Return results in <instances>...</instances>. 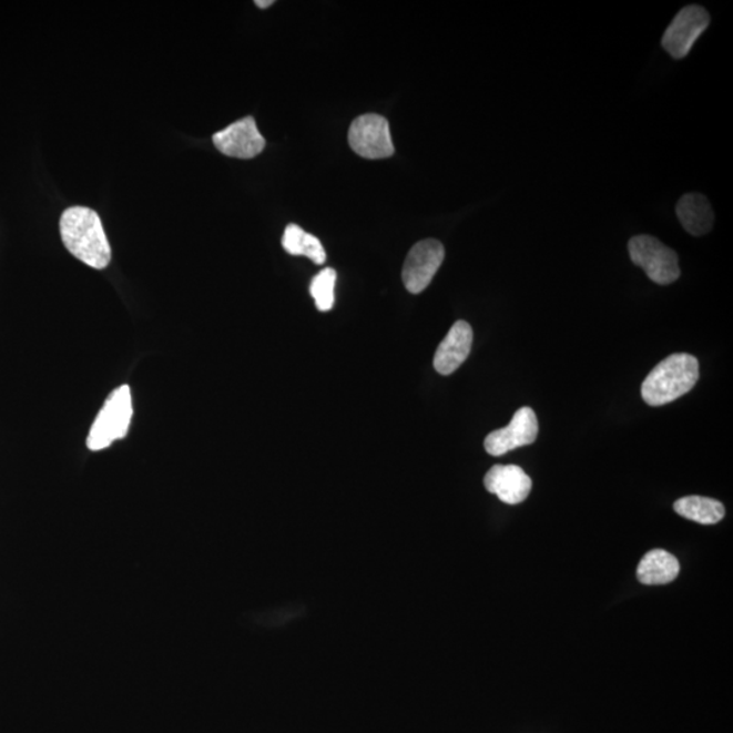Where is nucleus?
<instances>
[{
  "label": "nucleus",
  "mask_w": 733,
  "mask_h": 733,
  "mask_svg": "<svg viewBox=\"0 0 733 733\" xmlns=\"http://www.w3.org/2000/svg\"><path fill=\"white\" fill-rule=\"evenodd\" d=\"M282 242L284 251L291 256H305L317 265L326 263V252L317 236L306 233L294 223L288 224Z\"/></svg>",
  "instance_id": "nucleus-15"
},
{
  "label": "nucleus",
  "mask_w": 733,
  "mask_h": 733,
  "mask_svg": "<svg viewBox=\"0 0 733 733\" xmlns=\"http://www.w3.org/2000/svg\"><path fill=\"white\" fill-rule=\"evenodd\" d=\"M699 378L696 357L689 354L670 355L642 381V399L650 406L668 405L692 390Z\"/></svg>",
  "instance_id": "nucleus-2"
},
{
  "label": "nucleus",
  "mask_w": 733,
  "mask_h": 733,
  "mask_svg": "<svg viewBox=\"0 0 733 733\" xmlns=\"http://www.w3.org/2000/svg\"><path fill=\"white\" fill-rule=\"evenodd\" d=\"M336 271L325 268L313 277L310 294L319 312H329L335 306Z\"/></svg>",
  "instance_id": "nucleus-16"
},
{
  "label": "nucleus",
  "mask_w": 733,
  "mask_h": 733,
  "mask_svg": "<svg viewBox=\"0 0 733 733\" xmlns=\"http://www.w3.org/2000/svg\"><path fill=\"white\" fill-rule=\"evenodd\" d=\"M680 561L675 556L662 549L648 551L639 563L638 579L645 586H664L680 574Z\"/></svg>",
  "instance_id": "nucleus-13"
},
{
  "label": "nucleus",
  "mask_w": 733,
  "mask_h": 733,
  "mask_svg": "<svg viewBox=\"0 0 733 733\" xmlns=\"http://www.w3.org/2000/svg\"><path fill=\"white\" fill-rule=\"evenodd\" d=\"M350 149L366 160H384L394 154L390 125L379 114H363L353 121L348 132Z\"/></svg>",
  "instance_id": "nucleus-5"
},
{
  "label": "nucleus",
  "mask_w": 733,
  "mask_h": 733,
  "mask_svg": "<svg viewBox=\"0 0 733 733\" xmlns=\"http://www.w3.org/2000/svg\"><path fill=\"white\" fill-rule=\"evenodd\" d=\"M445 262V246L436 240H424L411 247L405 259L403 281L410 294H420L431 284Z\"/></svg>",
  "instance_id": "nucleus-6"
},
{
  "label": "nucleus",
  "mask_w": 733,
  "mask_h": 733,
  "mask_svg": "<svg viewBox=\"0 0 733 733\" xmlns=\"http://www.w3.org/2000/svg\"><path fill=\"white\" fill-rule=\"evenodd\" d=\"M676 215L684 230L694 236L711 232L714 214L707 198L701 193H688L676 205Z\"/></svg>",
  "instance_id": "nucleus-12"
},
{
  "label": "nucleus",
  "mask_w": 733,
  "mask_h": 733,
  "mask_svg": "<svg viewBox=\"0 0 733 733\" xmlns=\"http://www.w3.org/2000/svg\"><path fill=\"white\" fill-rule=\"evenodd\" d=\"M472 345V329L465 320H458L439 348L436 349L434 367L440 375H451L468 359Z\"/></svg>",
  "instance_id": "nucleus-11"
},
{
  "label": "nucleus",
  "mask_w": 733,
  "mask_h": 733,
  "mask_svg": "<svg viewBox=\"0 0 733 733\" xmlns=\"http://www.w3.org/2000/svg\"><path fill=\"white\" fill-rule=\"evenodd\" d=\"M632 262L644 269L648 277L660 286H669L681 276L678 254L655 236L635 235L628 245Z\"/></svg>",
  "instance_id": "nucleus-4"
},
{
  "label": "nucleus",
  "mask_w": 733,
  "mask_h": 733,
  "mask_svg": "<svg viewBox=\"0 0 733 733\" xmlns=\"http://www.w3.org/2000/svg\"><path fill=\"white\" fill-rule=\"evenodd\" d=\"M711 22L707 11L701 6H688L680 11L665 30L662 45L674 59H683L692 51L695 41Z\"/></svg>",
  "instance_id": "nucleus-7"
},
{
  "label": "nucleus",
  "mask_w": 733,
  "mask_h": 733,
  "mask_svg": "<svg viewBox=\"0 0 733 733\" xmlns=\"http://www.w3.org/2000/svg\"><path fill=\"white\" fill-rule=\"evenodd\" d=\"M538 431L536 411L529 406H525L513 415L511 423L506 428L496 429L487 436L483 444L485 450L493 457L505 456L519 447L535 444Z\"/></svg>",
  "instance_id": "nucleus-8"
},
{
  "label": "nucleus",
  "mask_w": 733,
  "mask_h": 733,
  "mask_svg": "<svg viewBox=\"0 0 733 733\" xmlns=\"http://www.w3.org/2000/svg\"><path fill=\"white\" fill-rule=\"evenodd\" d=\"M212 141L222 154L238 160H252L265 149V139L257 129L256 120L251 116L216 132Z\"/></svg>",
  "instance_id": "nucleus-9"
},
{
  "label": "nucleus",
  "mask_w": 733,
  "mask_h": 733,
  "mask_svg": "<svg viewBox=\"0 0 733 733\" xmlns=\"http://www.w3.org/2000/svg\"><path fill=\"white\" fill-rule=\"evenodd\" d=\"M489 493L498 496L506 505L517 506L531 492L532 481L517 465H496L483 478Z\"/></svg>",
  "instance_id": "nucleus-10"
},
{
  "label": "nucleus",
  "mask_w": 733,
  "mask_h": 733,
  "mask_svg": "<svg viewBox=\"0 0 733 733\" xmlns=\"http://www.w3.org/2000/svg\"><path fill=\"white\" fill-rule=\"evenodd\" d=\"M274 3V0H257L256 6L259 9H268Z\"/></svg>",
  "instance_id": "nucleus-17"
},
{
  "label": "nucleus",
  "mask_w": 733,
  "mask_h": 733,
  "mask_svg": "<svg viewBox=\"0 0 733 733\" xmlns=\"http://www.w3.org/2000/svg\"><path fill=\"white\" fill-rule=\"evenodd\" d=\"M133 415L130 386H120L106 398L88 436L90 451H101L124 439Z\"/></svg>",
  "instance_id": "nucleus-3"
},
{
  "label": "nucleus",
  "mask_w": 733,
  "mask_h": 733,
  "mask_svg": "<svg viewBox=\"0 0 733 733\" xmlns=\"http://www.w3.org/2000/svg\"><path fill=\"white\" fill-rule=\"evenodd\" d=\"M60 235L67 251L79 262L94 269H105L111 263V244L95 211L86 207L65 210L60 217Z\"/></svg>",
  "instance_id": "nucleus-1"
},
{
  "label": "nucleus",
  "mask_w": 733,
  "mask_h": 733,
  "mask_svg": "<svg viewBox=\"0 0 733 733\" xmlns=\"http://www.w3.org/2000/svg\"><path fill=\"white\" fill-rule=\"evenodd\" d=\"M674 510L682 518L700 525H716L725 517L723 502L702 496H688L678 500Z\"/></svg>",
  "instance_id": "nucleus-14"
}]
</instances>
